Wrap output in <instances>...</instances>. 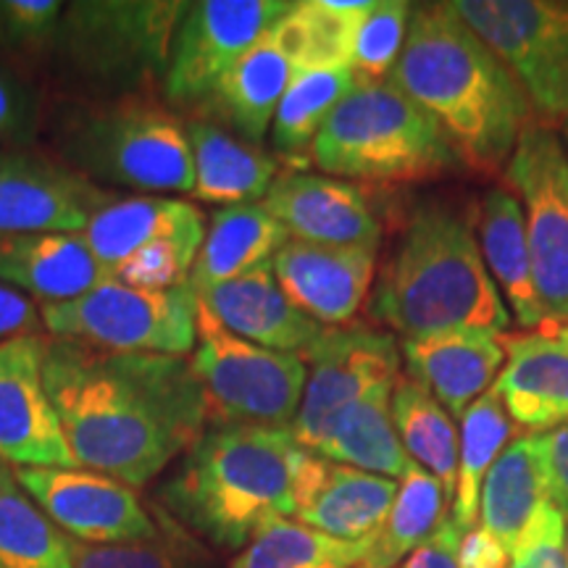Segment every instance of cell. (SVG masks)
<instances>
[{
  "instance_id": "d4e9b609",
  "label": "cell",
  "mask_w": 568,
  "mask_h": 568,
  "mask_svg": "<svg viewBox=\"0 0 568 568\" xmlns=\"http://www.w3.org/2000/svg\"><path fill=\"white\" fill-rule=\"evenodd\" d=\"M205 234V216L190 201L161 195L116 197L90 219L82 240L105 272L122 266L130 255L161 240Z\"/></svg>"
},
{
  "instance_id": "30bf717a",
  "label": "cell",
  "mask_w": 568,
  "mask_h": 568,
  "mask_svg": "<svg viewBox=\"0 0 568 568\" xmlns=\"http://www.w3.org/2000/svg\"><path fill=\"white\" fill-rule=\"evenodd\" d=\"M190 3L92 0L61 17L59 38L82 71L103 82L145 84L163 77Z\"/></svg>"
},
{
  "instance_id": "ab89813d",
  "label": "cell",
  "mask_w": 568,
  "mask_h": 568,
  "mask_svg": "<svg viewBox=\"0 0 568 568\" xmlns=\"http://www.w3.org/2000/svg\"><path fill=\"white\" fill-rule=\"evenodd\" d=\"M508 568H568L566 514L556 503H545L510 550Z\"/></svg>"
},
{
  "instance_id": "277c9868",
  "label": "cell",
  "mask_w": 568,
  "mask_h": 568,
  "mask_svg": "<svg viewBox=\"0 0 568 568\" xmlns=\"http://www.w3.org/2000/svg\"><path fill=\"white\" fill-rule=\"evenodd\" d=\"M308 456L290 429L216 424L184 453L163 503L219 548H243L266 524L295 516Z\"/></svg>"
},
{
  "instance_id": "52a82bcc",
  "label": "cell",
  "mask_w": 568,
  "mask_h": 568,
  "mask_svg": "<svg viewBox=\"0 0 568 568\" xmlns=\"http://www.w3.org/2000/svg\"><path fill=\"white\" fill-rule=\"evenodd\" d=\"M190 366L203 387L209 424L290 429L308 382L301 355L266 351L232 335L203 303H197V343Z\"/></svg>"
},
{
  "instance_id": "4fadbf2b",
  "label": "cell",
  "mask_w": 568,
  "mask_h": 568,
  "mask_svg": "<svg viewBox=\"0 0 568 568\" xmlns=\"http://www.w3.org/2000/svg\"><path fill=\"white\" fill-rule=\"evenodd\" d=\"M293 9L295 3L287 0H203L190 6L163 80L169 101L190 105L211 98L226 71Z\"/></svg>"
},
{
  "instance_id": "d590c367",
  "label": "cell",
  "mask_w": 568,
  "mask_h": 568,
  "mask_svg": "<svg viewBox=\"0 0 568 568\" xmlns=\"http://www.w3.org/2000/svg\"><path fill=\"white\" fill-rule=\"evenodd\" d=\"M368 542H343L301 521L276 518L255 535L230 568H358Z\"/></svg>"
},
{
  "instance_id": "9c48e42d",
  "label": "cell",
  "mask_w": 568,
  "mask_h": 568,
  "mask_svg": "<svg viewBox=\"0 0 568 568\" xmlns=\"http://www.w3.org/2000/svg\"><path fill=\"white\" fill-rule=\"evenodd\" d=\"M453 9L516 77L535 122L550 130L566 124V0H456Z\"/></svg>"
},
{
  "instance_id": "d6a6232c",
  "label": "cell",
  "mask_w": 568,
  "mask_h": 568,
  "mask_svg": "<svg viewBox=\"0 0 568 568\" xmlns=\"http://www.w3.org/2000/svg\"><path fill=\"white\" fill-rule=\"evenodd\" d=\"M510 429V416L495 387L481 393L460 418L458 481L453 497V524L460 531L474 529L477 524L481 485L497 456L506 450Z\"/></svg>"
},
{
  "instance_id": "836d02e7",
  "label": "cell",
  "mask_w": 568,
  "mask_h": 568,
  "mask_svg": "<svg viewBox=\"0 0 568 568\" xmlns=\"http://www.w3.org/2000/svg\"><path fill=\"white\" fill-rule=\"evenodd\" d=\"M445 506L443 485L426 468L410 464L403 485L397 487L393 508L358 568H395L406 560L418 545H424L443 527Z\"/></svg>"
},
{
  "instance_id": "7a4b0ae2",
  "label": "cell",
  "mask_w": 568,
  "mask_h": 568,
  "mask_svg": "<svg viewBox=\"0 0 568 568\" xmlns=\"http://www.w3.org/2000/svg\"><path fill=\"white\" fill-rule=\"evenodd\" d=\"M445 132L460 163L497 176L535 122L521 84L453 3L410 9L400 59L389 74Z\"/></svg>"
},
{
  "instance_id": "4316f807",
  "label": "cell",
  "mask_w": 568,
  "mask_h": 568,
  "mask_svg": "<svg viewBox=\"0 0 568 568\" xmlns=\"http://www.w3.org/2000/svg\"><path fill=\"white\" fill-rule=\"evenodd\" d=\"M479 245L487 261V272L518 326L539 329L548 324L542 303L535 290L531 255L527 243V224L516 193L506 187H493L481 201L479 213Z\"/></svg>"
},
{
  "instance_id": "8fae6325",
  "label": "cell",
  "mask_w": 568,
  "mask_h": 568,
  "mask_svg": "<svg viewBox=\"0 0 568 568\" xmlns=\"http://www.w3.org/2000/svg\"><path fill=\"white\" fill-rule=\"evenodd\" d=\"M506 180L524 203L535 290L548 324L568 326V151L556 130L527 124Z\"/></svg>"
},
{
  "instance_id": "e0dca14e",
  "label": "cell",
  "mask_w": 568,
  "mask_h": 568,
  "mask_svg": "<svg viewBox=\"0 0 568 568\" xmlns=\"http://www.w3.org/2000/svg\"><path fill=\"white\" fill-rule=\"evenodd\" d=\"M274 276L305 316L324 326L347 324L374 282L376 247L290 240L272 261Z\"/></svg>"
},
{
  "instance_id": "2e32d148",
  "label": "cell",
  "mask_w": 568,
  "mask_h": 568,
  "mask_svg": "<svg viewBox=\"0 0 568 568\" xmlns=\"http://www.w3.org/2000/svg\"><path fill=\"white\" fill-rule=\"evenodd\" d=\"M42 353V335L0 339V460L11 468H80L48 397Z\"/></svg>"
},
{
  "instance_id": "ffe728a7",
  "label": "cell",
  "mask_w": 568,
  "mask_h": 568,
  "mask_svg": "<svg viewBox=\"0 0 568 568\" xmlns=\"http://www.w3.org/2000/svg\"><path fill=\"white\" fill-rule=\"evenodd\" d=\"M197 303H203L232 335L266 347V351L293 353L301 358L329 329V326L305 316L284 295L272 264L205 290L197 295Z\"/></svg>"
},
{
  "instance_id": "f35d334b",
  "label": "cell",
  "mask_w": 568,
  "mask_h": 568,
  "mask_svg": "<svg viewBox=\"0 0 568 568\" xmlns=\"http://www.w3.org/2000/svg\"><path fill=\"white\" fill-rule=\"evenodd\" d=\"M69 552L74 568H187L182 552L161 535L122 545H88L69 537Z\"/></svg>"
},
{
  "instance_id": "ac0fdd59",
  "label": "cell",
  "mask_w": 568,
  "mask_h": 568,
  "mask_svg": "<svg viewBox=\"0 0 568 568\" xmlns=\"http://www.w3.org/2000/svg\"><path fill=\"white\" fill-rule=\"evenodd\" d=\"M264 205L293 240L316 245L379 247L382 226L358 187L322 174L276 176Z\"/></svg>"
},
{
  "instance_id": "9a60e30c",
  "label": "cell",
  "mask_w": 568,
  "mask_h": 568,
  "mask_svg": "<svg viewBox=\"0 0 568 568\" xmlns=\"http://www.w3.org/2000/svg\"><path fill=\"white\" fill-rule=\"evenodd\" d=\"M116 197L69 163L0 151V234H82Z\"/></svg>"
},
{
  "instance_id": "6da1fadb",
  "label": "cell",
  "mask_w": 568,
  "mask_h": 568,
  "mask_svg": "<svg viewBox=\"0 0 568 568\" xmlns=\"http://www.w3.org/2000/svg\"><path fill=\"white\" fill-rule=\"evenodd\" d=\"M42 379L77 466L142 487L209 429L187 358L45 337Z\"/></svg>"
},
{
  "instance_id": "7dc6e473",
  "label": "cell",
  "mask_w": 568,
  "mask_h": 568,
  "mask_svg": "<svg viewBox=\"0 0 568 568\" xmlns=\"http://www.w3.org/2000/svg\"><path fill=\"white\" fill-rule=\"evenodd\" d=\"M564 130H566V140H568V122L564 124Z\"/></svg>"
},
{
  "instance_id": "7402d4cb",
  "label": "cell",
  "mask_w": 568,
  "mask_h": 568,
  "mask_svg": "<svg viewBox=\"0 0 568 568\" xmlns=\"http://www.w3.org/2000/svg\"><path fill=\"white\" fill-rule=\"evenodd\" d=\"M400 347L406 376L429 389L439 406L456 418H464L468 406L487 393L489 382L506 364L500 335L481 329L403 339Z\"/></svg>"
},
{
  "instance_id": "d6986e66",
  "label": "cell",
  "mask_w": 568,
  "mask_h": 568,
  "mask_svg": "<svg viewBox=\"0 0 568 568\" xmlns=\"http://www.w3.org/2000/svg\"><path fill=\"white\" fill-rule=\"evenodd\" d=\"M508 364L495 389L516 426L548 432L568 424V326L542 324L524 335H506Z\"/></svg>"
},
{
  "instance_id": "1f68e13d",
  "label": "cell",
  "mask_w": 568,
  "mask_h": 568,
  "mask_svg": "<svg viewBox=\"0 0 568 568\" xmlns=\"http://www.w3.org/2000/svg\"><path fill=\"white\" fill-rule=\"evenodd\" d=\"M389 408L408 458L426 468L453 500L458 481V429L453 416L410 376H397Z\"/></svg>"
},
{
  "instance_id": "484cf974",
  "label": "cell",
  "mask_w": 568,
  "mask_h": 568,
  "mask_svg": "<svg viewBox=\"0 0 568 568\" xmlns=\"http://www.w3.org/2000/svg\"><path fill=\"white\" fill-rule=\"evenodd\" d=\"M290 232L264 203H237L216 211L205 232L187 287L195 295L216 284L237 280L253 268L272 264L274 255L290 243Z\"/></svg>"
},
{
  "instance_id": "5b68a950",
  "label": "cell",
  "mask_w": 568,
  "mask_h": 568,
  "mask_svg": "<svg viewBox=\"0 0 568 568\" xmlns=\"http://www.w3.org/2000/svg\"><path fill=\"white\" fill-rule=\"evenodd\" d=\"M322 172L368 182H424L460 166L435 119L393 80L355 84L316 134Z\"/></svg>"
},
{
  "instance_id": "44dd1931",
  "label": "cell",
  "mask_w": 568,
  "mask_h": 568,
  "mask_svg": "<svg viewBox=\"0 0 568 568\" xmlns=\"http://www.w3.org/2000/svg\"><path fill=\"white\" fill-rule=\"evenodd\" d=\"M397 481L329 464L311 453L297 489V521L343 542H368L382 529Z\"/></svg>"
},
{
  "instance_id": "e575fe53",
  "label": "cell",
  "mask_w": 568,
  "mask_h": 568,
  "mask_svg": "<svg viewBox=\"0 0 568 568\" xmlns=\"http://www.w3.org/2000/svg\"><path fill=\"white\" fill-rule=\"evenodd\" d=\"M0 568H74L69 537L0 464Z\"/></svg>"
},
{
  "instance_id": "4dcf8cb0",
  "label": "cell",
  "mask_w": 568,
  "mask_h": 568,
  "mask_svg": "<svg viewBox=\"0 0 568 568\" xmlns=\"http://www.w3.org/2000/svg\"><path fill=\"white\" fill-rule=\"evenodd\" d=\"M374 9L368 0H308L272 27L295 71L351 69L353 42L361 21Z\"/></svg>"
},
{
  "instance_id": "cb8c5ba5",
  "label": "cell",
  "mask_w": 568,
  "mask_h": 568,
  "mask_svg": "<svg viewBox=\"0 0 568 568\" xmlns=\"http://www.w3.org/2000/svg\"><path fill=\"white\" fill-rule=\"evenodd\" d=\"M545 503H556L550 435H521L497 456L487 471L479 495L481 527L510 552L518 535Z\"/></svg>"
},
{
  "instance_id": "681fc988",
  "label": "cell",
  "mask_w": 568,
  "mask_h": 568,
  "mask_svg": "<svg viewBox=\"0 0 568 568\" xmlns=\"http://www.w3.org/2000/svg\"><path fill=\"white\" fill-rule=\"evenodd\" d=\"M566 521H568V514H566Z\"/></svg>"
},
{
  "instance_id": "f546056e",
  "label": "cell",
  "mask_w": 568,
  "mask_h": 568,
  "mask_svg": "<svg viewBox=\"0 0 568 568\" xmlns=\"http://www.w3.org/2000/svg\"><path fill=\"white\" fill-rule=\"evenodd\" d=\"M295 77V63L272 30L226 71L213 90V101L245 142L261 145L274 122L276 105Z\"/></svg>"
},
{
  "instance_id": "7c38bea8",
  "label": "cell",
  "mask_w": 568,
  "mask_h": 568,
  "mask_svg": "<svg viewBox=\"0 0 568 568\" xmlns=\"http://www.w3.org/2000/svg\"><path fill=\"white\" fill-rule=\"evenodd\" d=\"M303 361L311 372L290 435L314 453L345 408L400 376V343L372 326H329Z\"/></svg>"
},
{
  "instance_id": "60d3db41",
  "label": "cell",
  "mask_w": 568,
  "mask_h": 568,
  "mask_svg": "<svg viewBox=\"0 0 568 568\" xmlns=\"http://www.w3.org/2000/svg\"><path fill=\"white\" fill-rule=\"evenodd\" d=\"M59 0H9L0 3V34L13 45H42L61 30Z\"/></svg>"
},
{
  "instance_id": "83f0119b",
  "label": "cell",
  "mask_w": 568,
  "mask_h": 568,
  "mask_svg": "<svg viewBox=\"0 0 568 568\" xmlns=\"http://www.w3.org/2000/svg\"><path fill=\"white\" fill-rule=\"evenodd\" d=\"M395 382L372 389L351 408H345L329 424V429L314 450L316 456L329 460V464L376 474V477L379 474H385L387 479L406 477L414 460L408 458L406 447L397 437L393 408H389Z\"/></svg>"
},
{
  "instance_id": "ee69618b",
  "label": "cell",
  "mask_w": 568,
  "mask_h": 568,
  "mask_svg": "<svg viewBox=\"0 0 568 568\" xmlns=\"http://www.w3.org/2000/svg\"><path fill=\"white\" fill-rule=\"evenodd\" d=\"M30 124V98L17 80L0 69V145L17 140Z\"/></svg>"
},
{
  "instance_id": "5bb4252c",
  "label": "cell",
  "mask_w": 568,
  "mask_h": 568,
  "mask_svg": "<svg viewBox=\"0 0 568 568\" xmlns=\"http://www.w3.org/2000/svg\"><path fill=\"white\" fill-rule=\"evenodd\" d=\"M19 487L67 537L88 545L145 542L161 535L138 493L88 468H13Z\"/></svg>"
},
{
  "instance_id": "bcb514c9",
  "label": "cell",
  "mask_w": 568,
  "mask_h": 568,
  "mask_svg": "<svg viewBox=\"0 0 568 568\" xmlns=\"http://www.w3.org/2000/svg\"><path fill=\"white\" fill-rule=\"evenodd\" d=\"M550 464L556 479V503L568 514V424L550 432Z\"/></svg>"
},
{
  "instance_id": "7bdbcfd3",
  "label": "cell",
  "mask_w": 568,
  "mask_h": 568,
  "mask_svg": "<svg viewBox=\"0 0 568 568\" xmlns=\"http://www.w3.org/2000/svg\"><path fill=\"white\" fill-rule=\"evenodd\" d=\"M464 535L466 531H460L456 524H453V518L450 521H443V527L426 539L424 545H418V548L403 560L400 568H460L458 548Z\"/></svg>"
},
{
  "instance_id": "b9f144b4",
  "label": "cell",
  "mask_w": 568,
  "mask_h": 568,
  "mask_svg": "<svg viewBox=\"0 0 568 568\" xmlns=\"http://www.w3.org/2000/svg\"><path fill=\"white\" fill-rule=\"evenodd\" d=\"M40 329L42 311H38V303L0 282V339L40 335Z\"/></svg>"
},
{
  "instance_id": "3957f363",
  "label": "cell",
  "mask_w": 568,
  "mask_h": 568,
  "mask_svg": "<svg viewBox=\"0 0 568 568\" xmlns=\"http://www.w3.org/2000/svg\"><path fill=\"white\" fill-rule=\"evenodd\" d=\"M368 311L403 339L458 329L503 335L510 326L471 222L443 201L410 211Z\"/></svg>"
},
{
  "instance_id": "c3c4849f",
  "label": "cell",
  "mask_w": 568,
  "mask_h": 568,
  "mask_svg": "<svg viewBox=\"0 0 568 568\" xmlns=\"http://www.w3.org/2000/svg\"><path fill=\"white\" fill-rule=\"evenodd\" d=\"M324 568H332V566H324Z\"/></svg>"
},
{
  "instance_id": "74e56055",
  "label": "cell",
  "mask_w": 568,
  "mask_h": 568,
  "mask_svg": "<svg viewBox=\"0 0 568 568\" xmlns=\"http://www.w3.org/2000/svg\"><path fill=\"white\" fill-rule=\"evenodd\" d=\"M414 6L403 0H382L361 21L355 32L351 71L358 84L385 82L400 59L403 42L408 34V19Z\"/></svg>"
},
{
  "instance_id": "f1b7e54d",
  "label": "cell",
  "mask_w": 568,
  "mask_h": 568,
  "mask_svg": "<svg viewBox=\"0 0 568 568\" xmlns=\"http://www.w3.org/2000/svg\"><path fill=\"white\" fill-rule=\"evenodd\" d=\"M187 138L195 166L193 197L224 209L266 197L276 180V163L266 153L203 119L187 124Z\"/></svg>"
},
{
  "instance_id": "ba28073f",
  "label": "cell",
  "mask_w": 568,
  "mask_h": 568,
  "mask_svg": "<svg viewBox=\"0 0 568 568\" xmlns=\"http://www.w3.org/2000/svg\"><path fill=\"white\" fill-rule=\"evenodd\" d=\"M42 329L103 351L187 358L197 343V295L187 284L172 290L130 287L105 280L69 303L42 305Z\"/></svg>"
},
{
  "instance_id": "8d00e7d4",
  "label": "cell",
  "mask_w": 568,
  "mask_h": 568,
  "mask_svg": "<svg viewBox=\"0 0 568 568\" xmlns=\"http://www.w3.org/2000/svg\"><path fill=\"white\" fill-rule=\"evenodd\" d=\"M355 84L358 82H355L351 69L295 71L293 82H290L274 113L272 140L276 151L282 155H301L311 151L329 113L337 109V103Z\"/></svg>"
},
{
  "instance_id": "8992f818",
  "label": "cell",
  "mask_w": 568,
  "mask_h": 568,
  "mask_svg": "<svg viewBox=\"0 0 568 568\" xmlns=\"http://www.w3.org/2000/svg\"><path fill=\"white\" fill-rule=\"evenodd\" d=\"M67 153L74 172L95 184L193 195L187 124L151 98L132 95L80 113L67 132Z\"/></svg>"
},
{
  "instance_id": "f6af8a7d",
  "label": "cell",
  "mask_w": 568,
  "mask_h": 568,
  "mask_svg": "<svg viewBox=\"0 0 568 568\" xmlns=\"http://www.w3.org/2000/svg\"><path fill=\"white\" fill-rule=\"evenodd\" d=\"M460 568H508L510 552L485 527L468 529L458 548Z\"/></svg>"
},
{
  "instance_id": "603a6c76",
  "label": "cell",
  "mask_w": 568,
  "mask_h": 568,
  "mask_svg": "<svg viewBox=\"0 0 568 568\" xmlns=\"http://www.w3.org/2000/svg\"><path fill=\"white\" fill-rule=\"evenodd\" d=\"M105 280L82 234H0V282L32 301L69 303Z\"/></svg>"
}]
</instances>
